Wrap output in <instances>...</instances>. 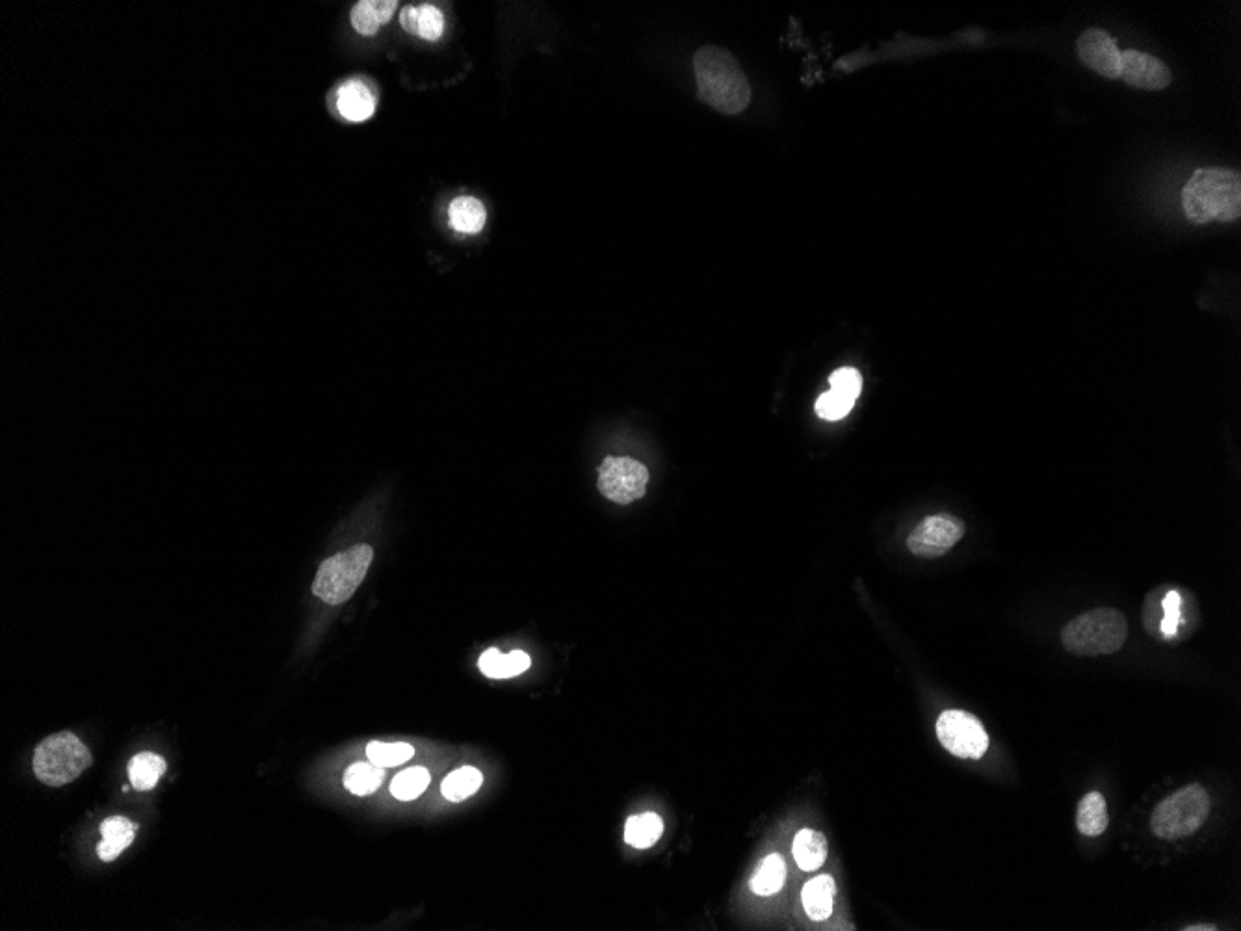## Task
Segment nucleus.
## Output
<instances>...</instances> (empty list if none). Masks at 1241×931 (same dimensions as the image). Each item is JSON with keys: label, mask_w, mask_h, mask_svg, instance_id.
<instances>
[{"label": "nucleus", "mask_w": 1241, "mask_h": 931, "mask_svg": "<svg viewBox=\"0 0 1241 931\" xmlns=\"http://www.w3.org/2000/svg\"><path fill=\"white\" fill-rule=\"evenodd\" d=\"M699 99L721 114L744 112L751 101V84L729 51L705 45L693 56Z\"/></svg>", "instance_id": "obj_1"}, {"label": "nucleus", "mask_w": 1241, "mask_h": 931, "mask_svg": "<svg viewBox=\"0 0 1241 931\" xmlns=\"http://www.w3.org/2000/svg\"><path fill=\"white\" fill-rule=\"evenodd\" d=\"M937 736L942 748L959 759H981L989 749V735L983 723L965 710H946L937 720Z\"/></svg>", "instance_id": "obj_7"}, {"label": "nucleus", "mask_w": 1241, "mask_h": 931, "mask_svg": "<svg viewBox=\"0 0 1241 931\" xmlns=\"http://www.w3.org/2000/svg\"><path fill=\"white\" fill-rule=\"evenodd\" d=\"M1078 56L1085 66L1104 79H1119L1121 51L1106 30L1089 28L1078 38Z\"/></svg>", "instance_id": "obj_10"}, {"label": "nucleus", "mask_w": 1241, "mask_h": 931, "mask_svg": "<svg viewBox=\"0 0 1241 931\" xmlns=\"http://www.w3.org/2000/svg\"><path fill=\"white\" fill-rule=\"evenodd\" d=\"M368 761L374 762L376 766L381 768H392L398 764H404L415 755V748L398 742V744H383V742H372L366 748Z\"/></svg>", "instance_id": "obj_27"}, {"label": "nucleus", "mask_w": 1241, "mask_h": 931, "mask_svg": "<svg viewBox=\"0 0 1241 931\" xmlns=\"http://www.w3.org/2000/svg\"><path fill=\"white\" fill-rule=\"evenodd\" d=\"M664 833V820L654 813H643L630 816L625 826V840L638 850H647L654 846Z\"/></svg>", "instance_id": "obj_21"}, {"label": "nucleus", "mask_w": 1241, "mask_h": 931, "mask_svg": "<svg viewBox=\"0 0 1241 931\" xmlns=\"http://www.w3.org/2000/svg\"><path fill=\"white\" fill-rule=\"evenodd\" d=\"M398 10L396 0H361L352 8L350 21L357 34L374 36L381 25H387Z\"/></svg>", "instance_id": "obj_14"}, {"label": "nucleus", "mask_w": 1241, "mask_h": 931, "mask_svg": "<svg viewBox=\"0 0 1241 931\" xmlns=\"http://www.w3.org/2000/svg\"><path fill=\"white\" fill-rule=\"evenodd\" d=\"M794 859L805 872L818 870L827 859V840L820 831L801 829L794 839Z\"/></svg>", "instance_id": "obj_20"}, {"label": "nucleus", "mask_w": 1241, "mask_h": 931, "mask_svg": "<svg viewBox=\"0 0 1241 931\" xmlns=\"http://www.w3.org/2000/svg\"><path fill=\"white\" fill-rule=\"evenodd\" d=\"M786 879V865L779 853H770L758 865L755 876L751 879V889L758 896H771L781 891Z\"/></svg>", "instance_id": "obj_23"}, {"label": "nucleus", "mask_w": 1241, "mask_h": 931, "mask_svg": "<svg viewBox=\"0 0 1241 931\" xmlns=\"http://www.w3.org/2000/svg\"><path fill=\"white\" fill-rule=\"evenodd\" d=\"M400 25L409 34L424 41H439L446 30L445 14L435 4L405 6L400 12Z\"/></svg>", "instance_id": "obj_13"}, {"label": "nucleus", "mask_w": 1241, "mask_h": 931, "mask_svg": "<svg viewBox=\"0 0 1241 931\" xmlns=\"http://www.w3.org/2000/svg\"><path fill=\"white\" fill-rule=\"evenodd\" d=\"M372 558L374 551L368 545H357L327 558L314 578V595L333 606L346 603L365 580Z\"/></svg>", "instance_id": "obj_5"}, {"label": "nucleus", "mask_w": 1241, "mask_h": 931, "mask_svg": "<svg viewBox=\"0 0 1241 931\" xmlns=\"http://www.w3.org/2000/svg\"><path fill=\"white\" fill-rule=\"evenodd\" d=\"M337 110L350 123H363L376 112V95L363 80H346L337 90Z\"/></svg>", "instance_id": "obj_12"}, {"label": "nucleus", "mask_w": 1241, "mask_h": 931, "mask_svg": "<svg viewBox=\"0 0 1241 931\" xmlns=\"http://www.w3.org/2000/svg\"><path fill=\"white\" fill-rule=\"evenodd\" d=\"M1182 207L1189 222H1234L1241 214V177L1227 168H1201L1182 190Z\"/></svg>", "instance_id": "obj_2"}, {"label": "nucleus", "mask_w": 1241, "mask_h": 931, "mask_svg": "<svg viewBox=\"0 0 1241 931\" xmlns=\"http://www.w3.org/2000/svg\"><path fill=\"white\" fill-rule=\"evenodd\" d=\"M965 523L950 513H935L920 521L907 538V549L920 558H941L961 541Z\"/></svg>", "instance_id": "obj_9"}, {"label": "nucleus", "mask_w": 1241, "mask_h": 931, "mask_svg": "<svg viewBox=\"0 0 1241 931\" xmlns=\"http://www.w3.org/2000/svg\"><path fill=\"white\" fill-rule=\"evenodd\" d=\"M1119 79L1139 90H1163L1171 84L1173 73L1160 58L1141 51H1121Z\"/></svg>", "instance_id": "obj_11"}, {"label": "nucleus", "mask_w": 1241, "mask_h": 931, "mask_svg": "<svg viewBox=\"0 0 1241 931\" xmlns=\"http://www.w3.org/2000/svg\"><path fill=\"white\" fill-rule=\"evenodd\" d=\"M1110 826L1108 803L1100 792H1089L1078 803L1076 827L1085 837H1100Z\"/></svg>", "instance_id": "obj_18"}, {"label": "nucleus", "mask_w": 1241, "mask_h": 931, "mask_svg": "<svg viewBox=\"0 0 1241 931\" xmlns=\"http://www.w3.org/2000/svg\"><path fill=\"white\" fill-rule=\"evenodd\" d=\"M92 753L73 733H58L41 742L34 753V774L49 787L73 783L92 766Z\"/></svg>", "instance_id": "obj_6"}, {"label": "nucleus", "mask_w": 1241, "mask_h": 931, "mask_svg": "<svg viewBox=\"0 0 1241 931\" xmlns=\"http://www.w3.org/2000/svg\"><path fill=\"white\" fill-rule=\"evenodd\" d=\"M1184 930H1188V931H1199V930H1201V931H1214V930H1217V928H1215V926H1189V928H1184Z\"/></svg>", "instance_id": "obj_31"}, {"label": "nucleus", "mask_w": 1241, "mask_h": 931, "mask_svg": "<svg viewBox=\"0 0 1241 931\" xmlns=\"http://www.w3.org/2000/svg\"><path fill=\"white\" fill-rule=\"evenodd\" d=\"M829 385H831V391H837V393L848 396L851 400H857L859 394H861V389H863V378H861V372L857 368H838V370L831 374Z\"/></svg>", "instance_id": "obj_29"}, {"label": "nucleus", "mask_w": 1241, "mask_h": 931, "mask_svg": "<svg viewBox=\"0 0 1241 931\" xmlns=\"http://www.w3.org/2000/svg\"><path fill=\"white\" fill-rule=\"evenodd\" d=\"M835 892H837V885L831 876L823 874L818 878L810 879L801 892L803 907L809 913V917L814 920H827L831 917Z\"/></svg>", "instance_id": "obj_17"}, {"label": "nucleus", "mask_w": 1241, "mask_h": 931, "mask_svg": "<svg viewBox=\"0 0 1241 931\" xmlns=\"http://www.w3.org/2000/svg\"><path fill=\"white\" fill-rule=\"evenodd\" d=\"M487 222V210L480 199L459 196L448 205V223L461 235H478Z\"/></svg>", "instance_id": "obj_16"}, {"label": "nucleus", "mask_w": 1241, "mask_h": 931, "mask_svg": "<svg viewBox=\"0 0 1241 931\" xmlns=\"http://www.w3.org/2000/svg\"><path fill=\"white\" fill-rule=\"evenodd\" d=\"M136 827L138 826L134 822H131L129 818H123V816L106 818L105 822L101 824L103 840L97 846L99 859L105 861V863L118 859L119 855L131 846Z\"/></svg>", "instance_id": "obj_15"}, {"label": "nucleus", "mask_w": 1241, "mask_h": 931, "mask_svg": "<svg viewBox=\"0 0 1241 931\" xmlns=\"http://www.w3.org/2000/svg\"><path fill=\"white\" fill-rule=\"evenodd\" d=\"M385 779V770L374 762H355L344 774V787L355 796L376 792Z\"/></svg>", "instance_id": "obj_24"}, {"label": "nucleus", "mask_w": 1241, "mask_h": 931, "mask_svg": "<svg viewBox=\"0 0 1241 931\" xmlns=\"http://www.w3.org/2000/svg\"><path fill=\"white\" fill-rule=\"evenodd\" d=\"M1128 638V623L1115 608H1095L1074 617L1061 632L1063 647L1078 656H1106L1117 653Z\"/></svg>", "instance_id": "obj_3"}, {"label": "nucleus", "mask_w": 1241, "mask_h": 931, "mask_svg": "<svg viewBox=\"0 0 1241 931\" xmlns=\"http://www.w3.org/2000/svg\"><path fill=\"white\" fill-rule=\"evenodd\" d=\"M853 404L855 400H851L848 396L837 393V391H827L816 402V415L820 419L835 422V420L844 419L853 409Z\"/></svg>", "instance_id": "obj_28"}, {"label": "nucleus", "mask_w": 1241, "mask_h": 931, "mask_svg": "<svg viewBox=\"0 0 1241 931\" xmlns=\"http://www.w3.org/2000/svg\"><path fill=\"white\" fill-rule=\"evenodd\" d=\"M484 777L482 774L472 768V766H463L456 772L446 777L441 785L443 796L448 801H463L471 798L472 794L478 792V788L482 787Z\"/></svg>", "instance_id": "obj_25"}, {"label": "nucleus", "mask_w": 1241, "mask_h": 931, "mask_svg": "<svg viewBox=\"0 0 1241 931\" xmlns=\"http://www.w3.org/2000/svg\"><path fill=\"white\" fill-rule=\"evenodd\" d=\"M480 669L491 679H510L524 673L530 668L532 658L523 651H513L510 655H502L498 649H487L480 656Z\"/></svg>", "instance_id": "obj_19"}, {"label": "nucleus", "mask_w": 1241, "mask_h": 931, "mask_svg": "<svg viewBox=\"0 0 1241 931\" xmlns=\"http://www.w3.org/2000/svg\"><path fill=\"white\" fill-rule=\"evenodd\" d=\"M166 772V761L155 753H138L129 764V777L132 788L145 792L157 787L160 777Z\"/></svg>", "instance_id": "obj_22"}, {"label": "nucleus", "mask_w": 1241, "mask_h": 931, "mask_svg": "<svg viewBox=\"0 0 1241 931\" xmlns=\"http://www.w3.org/2000/svg\"><path fill=\"white\" fill-rule=\"evenodd\" d=\"M647 467L632 458H606L599 467V491L615 504L627 506L645 495Z\"/></svg>", "instance_id": "obj_8"}, {"label": "nucleus", "mask_w": 1241, "mask_h": 931, "mask_svg": "<svg viewBox=\"0 0 1241 931\" xmlns=\"http://www.w3.org/2000/svg\"><path fill=\"white\" fill-rule=\"evenodd\" d=\"M1210 814V796L1199 783L1180 788L1160 801L1150 816L1152 833L1163 840L1186 839Z\"/></svg>", "instance_id": "obj_4"}, {"label": "nucleus", "mask_w": 1241, "mask_h": 931, "mask_svg": "<svg viewBox=\"0 0 1241 931\" xmlns=\"http://www.w3.org/2000/svg\"><path fill=\"white\" fill-rule=\"evenodd\" d=\"M1180 606H1182V601H1180V595H1178L1176 591H1167V593L1163 595V617L1162 621H1160V630H1162L1163 636H1167V638L1175 636L1176 630H1178V625H1180V621H1182V617H1180Z\"/></svg>", "instance_id": "obj_30"}, {"label": "nucleus", "mask_w": 1241, "mask_h": 931, "mask_svg": "<svg viewBox=\"0 0 1241 931\" xmlns=\"http://www.w3.org/2000/svg\"><path fill=\"white\" fill-rule=\"evenodd\" d=\"M432 783V775L426 768H409L392 779L391 794L400 801L417 800Z\"/></svg>", "instance_id": "obj_26"}]
</instances>
